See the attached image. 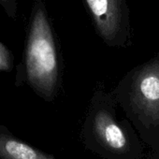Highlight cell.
I'll return each mask as SVG.
<instances>
[{"label":"cell","mask_w":159,"mask_h":159,"mask_svg":"<svg viewBox=\"0 0 159 159\" xmlns=\"http://www.w3.org/2000/svg\"><path fill=\"white\" fill-rule=\"evenodd\" d=\"M112 91L98 82L81 130L84 148L103 159H143L145 145L127 118L118 119Z\"/></svg>","instance_id":"cell-1"},{"label":"cell","mask_w":159,"mask_h":159,"mask_svg":"<svg viewBox=\"0 0 159 159\" xmlns=\"http://www.w3.org/2000/svg\"><path fill=\"white\" fill-rule=\"evenodd\" d=\"M22 65L25 83L44 101H54L62 85V62L45 0H34Z\"/></svg>","instance_id":"cell-2"},{"label":"cell","mask_w":159,"mask_h":159,"mask_svg":"<svg viewBox=\"0 0 159 159\" xmlns=\"http://www.w3.org/2000/svg\"><path fill=\"white\" fill-rule=\"evenodd\" d=\"M112 93L141 141L154 150L159 144V52L130 69Z\"/></svg>","instance_id":"cell-3"},{"label":"cell","mask_w":159,"mask_h":159,"mask_svg":"<svg viewBox=\"0 0 159 159\" xmlns=\"http://www.w3.org/2000/svg\"><path fill=\"white\" fill-rule=\"evenodd\" d=\"M95 30L111 48H127L132 44L133 31L126 0H83Z\"/></svg>","instance_id":"cell-4"},{"label":"cell","mask_w":159,"mask_h":159,"mask_svg":"<svg viewBox=\"0 0 159 159\" xmlns=\"http://www.w3.org/2000/svg\"><path fill=\"white\" fill-rule=\"evenodd\" d=\"M0 159H59L16 137L0 125Z\"/></svg>","instance_id":"cell-5"},{"label":"cell","mask_w":159,"mask_h":159,"mask_svg":"<svg viewBox=\"0 0 159 159\" xmlns=\"http://www.w3.org/2000/svg\"><path fill=\"white\" fill-rule=\"evenodd\" d=\"M14 67V57L11 51L0 41V72H11Z\"/></svg>","instance_id":"cell-6"},{"label":"cell","mask_w":159,"mask_h":159,"mask_svg":"<svg viewBox=\"0 0 159 159\" xmlns=\"http://www.w3.org/2000/svg\"><path fill=\"white\" fill-rule=\"evenodd\" d=\"M0 6L5 11L7 16L12 20H16L18 15V1L17 0H0Z\"/></svg>","instance_id":"cell-7"},{"label":"cell","mask_w":159,"mask_h":159,"mask_svg":"<svg viewBox=\"0 0 159 159\" xmlns=\"http://www.w3.org/2000/svg\"><path fill=\"white\" fill-rule=\"evenodd\" d=\"M145 157L147 159H159V144H158V146L154 150L149 151L146 153Z\"/></svg>","instance_id":"cell-8"}]
</instances>
